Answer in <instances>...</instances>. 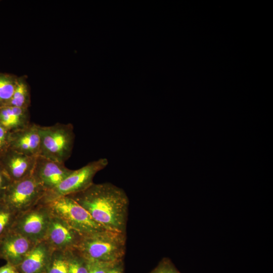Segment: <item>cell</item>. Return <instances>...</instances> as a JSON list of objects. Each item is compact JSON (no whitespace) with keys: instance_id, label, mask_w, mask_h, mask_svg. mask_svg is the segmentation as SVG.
Masks as SVG:
<instances>
[{"instance_id":"6da1fadb","label":"cell","mask_w":273,"mask_h":273,"mask_svg":"<svg viewBox=\"0 0 273 273\" xmlns=\"http://www.w3.org/2000/svg\"><path fill=\"white\" fill-rule=\"evenodd\" d=\"M68 196L105 229L125 233L129 199L122 189L110 183H93L84 190Z\"/></svg>"},{"instance_id":"7a4b0ae2","label":"cell","mask_w":273,"mask_h":273,"mask_svg":"<svg viewBox=\"0 0 273 273\" xmlns=\"http://www.w3.org/2000/svg\"><path fill=\"white\" fill-rule=\"evenodd\" d=\"M126 235L103 230L81 236L75 249L87 261L116 262L125 252Z\"/></svg>"},{"instance_id":"3957f363","label":"cell","mask_w":273,"mask_h":273,"mask_svg":"<svg viewBox=\"0 0 273 273\" xmlns=\"http://www.w3.org/2000/svg\"><path fill=\"white\" fill-rule=\"evenodd\" d=\"M40 144L39 155L64 163L71 156L75 133L71 123H57L51 126H38Z\"/></svg>"},{"instance_id":"277c9868","label":"cell","mask_w":273,"mask_h":273,"mask_svg":"<svg viewBox=\"0 0 273 273\" xmlns=\"http://www.w3.org/2000/svg\"><path fill=\"white\" fill-rule=\"evenodd\" d=\"M52 215L60 218L81 236L105 229L89 213L68 196L46 203Z\"/></svg>"},{"instance_id":"5b68a950","label":"cell","mask_w":273,"mask_h":273,"mask_svg":"<svg viewBox=\"0 0 273 273\" xmlns=\"http://www.w3.org/2000/svg\"><path fill=\"white\" fill-rule=\"evenodd\" d=\"M108 164L107 158H100L88 163L72 172L54 189L45 192L40 204H46L61 197L84 190L93 183L95 175ZM38 203V204H39Z\"/></svg>"},{"instance_id":"8992f818","label":"cell","mask_w":273,"mask_h":273,"mask_svg":"<svg viewBox=\"0 0 273 273\" xmlns=\"http://www.w3.org/2000/svg\"><path fill=\"white\" fill-rule=\"evenodd\" d=\"M46 192L32 176L12 181L8 187L2 202L17 214L38 204Z\"/></svg>"},{"instance_id":"52a82bcc","label":"cell","mask_w":273,"mask_h":273,"mask_svg":"<svg viewBox=\"0 0 273 273\" xmlns=\"http://www.w3.org/2000/svg\"><path fill=\"white\" fill-rule=\"evenodd\" d=\"M46 204H38L32 208L18 213L11 231L35 243L43 240L51 218Z\"/></svg>"},{"instance_id":"ba28073f","label":"cell","mask_w":273,"mask_h":273,"mask_svg":"<svg viewBox=\"0 0 273 273\" xmlns=\"http://www.w3.org/2000/svg\"><path fill=\"white\" fill-rule=\"evenodd\" d=\"M73 170L66 167L64 163L38 155L36 158L32 175L47 192L56 188Z\"/></svg>"},{"instance_id":"9c48e42d","label":"cell","mask_w":273,"mask_h":273,"mask_svg":"<svg viewBox=\"0 0 273 273\" xmlns=\"http://www.w3.org/2000/svg\"><path fill=\"white\" fill-rule=\"evenodd\" d=\"M81 237L79 233L64 221L52 214L43 240L54 251H65L75 248Z\"/></svg>"},{"instance_id":"30bf717a","label":"cell","mask_w":273,"mask_h":273,"mask_svg":"<svg viewBox=\"0 0 273 273\" xmlns=\"http://www.w3.org/2000/svg\"><path fill=\"white\" fill-rule=\"evenodd\" d=\"M36 243L10 231L0 239V259L17 266Z\"/></svg>"},{"instance_id":"8fae6325","label":"cell","mask_w":273,"mask_h":273,"mask_svg":"<svg viewBox=\"0 0 273 273\" xmlns=\"http://www.w3.org/2000/svg\"><path fill=\"white\" fill-rule=\"evenodd\" d=\"M36 158L9 148L0 156V163L11 181H15L32 175Z\"/></svg>"},{"instance_id":"7c38bea8","label":"cell","mask_w":273,"mask_h":273,"mask_svg":"<svg viewBox=\"0 0 273 273\" xmlns=\"http://www.w3.org/2000/svg\"><path fill=\"white\" fill-rule=\"evenodd\" d=\"M38 126L31 123L24 129L11 132L9 148L29 156H38L40 144Z\"/></svg>"},{"instance_id":"4fadbf2b","label":"cell","mask_w":273,"mask_h":273,"mask_svg":"<svg viewBox=\"0 0 273 273\" xmlns=\"http://www.w3.org/2000/svg\"><path fill=\"white\" fill-rule=\"evenodd\" d=\"M54 251L44 240L40 241L16 267L20 273H45Z\"/></svg>"},{"instance_id":"5bb4252c","label":"cell","mask_w":273,"mask_h":273,"mask_svg":"<svg viewBox=\"0 0 273 273\" xmlns=\"http://www.w3.org/2000/svg\"><path fill=\"white\" fill-rule=\"evenodd\" d=\"M0 123L10 132L25 128L31 123L28 109L1 107Z\"/></svg>"},{"instance_id":"9a60e30c","label":"cell","mask_w":273,"mask_h":273,"mask_svg":"<svg viewBox=\"0 0 273 273\" xmlns=\"http://www.w3.org/2000/svg\"><path fill=\"white\" fill-rule=\"evenodd\" d=\"M30 104V95L26 81L18 77L12 98L7 106L28 109Z\"/></svg>"},{"instance_id":"2e32d148","label":"cell","mask_w":273,"mask_h":273,"mask_svg":"<svg viewBox=\"0 0 273 273\" xmlns=\"http://www.w3.org/2000/svg\"><path fill=\"white\" fill-rule=\"evenodd\" d=\"M18 77L0 72V107L8 105L13 95Z\"/></svg>"},{"instance_id":"e0dca14e","label":"cell","mask_w":273,"mask_h":273,"mask_svg":"<svg viewBox=\"0 0 273 273\" xmlns=\"http://www.w3.org/2000/svg\"><path fill=\"white\" fill-rule=\"evenodd\" d=\"M64 252L68 273H88L87 261L75 248Z\"/></svg>"},{"instance_id":"ac0fdd59","label":"cell","mask_w":273,"mask_h":273,"mask_svg":"<svg viewBox=\"0 0 273 273\" xmlns=\"http://www.w3.org/2000/svg\"><path fill=\"white\" fill-rule=\"evenodd\" d=\"M17 213L0 202V239L11 230Z\"/></svg>"},{"instance_id":"d6986e66","label":"cell","mask_w":273,"mask_h":273,"mask_svg":"<svg viewBox=\"0 0 273 273\" xmlns=\"http://www.w3.org/2000/svg\"><path fill=\"white\" fill-rule=\"evenodd\" d=\"M45 273H68L64 251H54Z\"/></svg>"},{"instance_id":"ffe728a7","label":"cell","mask_w":273,"mask_h":273,"mask_svg":"<svg viewBox=\"0 0 273 273\" xmlns=\"http://www.w3.org/2000/svg\"><path fill=\"white\" fill-rule=\"evenodd\" d=\"M116 262L87 261L88 273H107Z\"/></svg>"},{"instance_id":"44dd1931","label":"cell","mask_w":273,"mask_h":273,"mask_svg":"<svg viewBox=\"0 0 273 273\" xmlns=\"http://www.w3.org/2000/svg\"><path fill=\"white\" fill-rule=\"evenodd\" d=\"M149 273H180L168 258L163 259Z\"/></svg>"},{"instance_id":"7402d4cb","label":"cell","mask_w":273,"mask_h":273,"mask_svg":"<svg viewBox=\"0 0 273 273\" xmlns=\"http://www.w3.org/2000/svg\"><path fill=\"white\" fill-rule=\"evenodd\" d=\"M11 132L0 123V156L9 148Z\"/></svg>"},{"instance_id":"603a6c76","label":"cell","mask_w":273,"mask_h":273,"mask_svg":"<svg viewBox=\"0 0 273 273\" xmlns=\"http://www.w3.org/2000/svg\"><path fill=\"white\" fill-rule=\"evenodd\" d=\"M11 182L0 163V202L2 201L5 192Z\"/></svg>"},{"instance_id":"cb8c5ba5","label":"cell","mask_w":273,"mask_h":273,"mask_svg":"<svg viewBox=\"0 0 273 273\" xmlns=\"http://www.w3.org/2000/svg\"><path fill=\"white\" fill-rule=\"evenodd\" d=\"M0 273H20L16 266L10 263H7L6 264L0 267Z\"/></svg>"},{"instance_id":"d4e9b609","label":"cell","mask_w":273,"mask_h":273,"mask_svg":"<svg viewBox=\"0 0 273 273\" xmlns=\"http://www.w3.org/2000/svg\"><path fill=\"white\" fill-rule=\"evenodd\" d=\"M107 273H124L123 263L122 260L114 264Z\"/></svg>"}]
</instances>
